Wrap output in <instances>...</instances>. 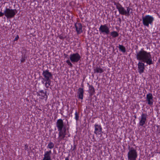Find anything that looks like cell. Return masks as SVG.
I'll return each mask as SVG.
<instances>
[{
    "label": "cell",
    "instance_id": "cell-17",
    "mask_svg": "<svg viewBox=\"0 0 160 160\" xmlns=\"http://www.w3.org/2000/svg\"><path fill=\"white\" fill-rule=\"evenodd\" d=\"M84 90L83 88H80L78 91V96L79 99L83 100L84 95Z\"/></svg>",
    "mask_w": 160,
    "mask_h": 160
},
{
    "label": "cell",
    "instance_id": "cell-16",
    "mask_svg": "<svg viewBox=\"0 0 160 160\" xmlns=\"http://www.w3.org/2000/svg\"><path fill=\"white\" fill-rule=\"evenodd\" d=\"M88 92L90 97H92L95 94V90L94 87L92 84H89Z\"/></svg>",
    "mask_w": 160,
    "mask_h": 160
},
{
    "label": "cell",
    "instance_id": "cell-26",
    "mask_svg": "<svg viewBox=\"0 0 160 160\" xmlns=\"http://www.w3.org/2000/svg\"><path fill=\"white\" fill-rule=\"evenodd\" d=\"M19 39V36H18V35H17L16 37L15 38V39H14V40H13V41L15 42L16 41H17L18 40V39Z\"/></svg>",
    "mask_w": 160,
    "mask_h": 160
},
{
    "label": "cell",
    "instance_id": "cell-25",
    "mask_svg": "<svg viewBox=\"0 0 160 160\" xmlns=\"http://www.w3.org/2000/svg\"><path fill=\"white\" fill-rule=\"evenodd\" d=\"M66 63L69 66H70V67H73V65L72 63H71V61L70 60H67V61H66Z\"/></svg>",
    "mask_w": 160,
    "mask_h": 160
},
{
    "label": "cell",
    "instance_id": "cell-10",
    "mask_svg": "<svg viewBox=\"0 0 160 160\" xmlns=\"http://www.w3.org/2000/svg\"><path fill=\"white\" fill-rule=\"evenodd\" d=\"M75 26L78 35H79L83 32V26L81 23L76 22L75 24Z\"/></svg>",
    "mask_w": 160,
    "mask_h": 160
},
{
    "label": "cell",
    "instance_id": "cell-9",
    "mask_svg": "<svg viewBox=\"0 0 160 160\" xmlns=\"http://www.w3.org/2000/svg\"><path fill=\"white\" fill-rule=\"evenodd\" d=\"M94 133L97 135H101L103 133V128L101 125L98 124L94 125Z\"/></svg>",
    "mask_w": 160,
    "mask_h": 160
},
{
    "label": "cell",
    "instance_id": "cell-5",
    "mask_svg": "<svg viewBox=\"0 0 160 160\" xmlns=\"http://www.w3.org/2000/svg\"><path fill=\"white\" fill-rule=\"evenodd\" d=\"M42 75L45 82L46 86H50L51 83V80L53 77L52 73L48 70H46L43 71Z\"/></svg>",
    "mask_w": 160,
    "mask_h": 160
},
{
    "label": "cell",
    "instance_id": "cell-28",
    "mask_svg": "<svg viewBox=\"0 0 160 160\" xmlns=\"http://www.w3.org/2000/svg\"><path fill=\"white\" fill-rule=\"evenodd\" d=\"M65 160H70L69 158V157H66V159H65Z\"/></svg>",
    "mask_w": 160,
    "mask_h": 160
},
{
    "label": "cell",
    "instance_id": "cell-14",
    "mask_svg": "<svg viewBox=\"0 0 160 160\" xmlns=\"http://www.w3.org/2000/svg\"><path fill=\"white\" fill-rule=\"evenodd\" d=\"M145 67V63H143L139 61L138 64V68L139 74L142 75L144 72Z\"/></svg>",
    "mask_w": 160,
    "mask_h": 160
},
{
    "label": "cell",
    "instance_id": "cell-3",
    "mask_svg": "<svg viewBox=\"0 0 160 160\" xmlns=\"http://www.w3.org/2000/svg\"><path fill=\"white\" fill-rule=\"evenodd\" d=\"M154 20V17L150 15H146L142 17L143 24L146 27H149L150 25H152Z\"/></svg>",
    "mask_w": 160,
    "mask_h": 160
},
{
    "label": "cell",
    "instance_id": "cell-11",
    "mask_svg": "<svg viewBox=\"0 0 160 160\" xmlns=\"http://www.w3.org/2000/svg\"><path fill=\"white\" fill-rule=\"evenodd\" d=\"M56 126L59 132L63 130L65 126L64 125L63 120L62 119H58L56 122Z\"/></svg>",
    "mask_w": 160,
    "mask_h": 160
},
{
    "label": "cell",
    "instance_id": "cell-7",
    "mask_svg": "<svg viewBox=\"0 0 160 160\" xmlns=\"http://www.w3.org/2000/svg\"><path fill=\"white\" fill-rule=\"evenodd\" d=\"M81 56L78 53L71 54L70 56V60L73 63H77L80 60Z\"/></svg>",
    "mask_w": 160,
    "mask_h": 160
},
{
    "label": "cell",
    "instance_id": "cell-15",
    "mask_svg": "<svg viewBox=\"0 0 160 160\" xmlns=\"http://www.w3.org/2000/svg\"><path fill=\"white\" fill-rule=\"evenodd\" d=\"M27 50L25 49H23L22 52V56L20 60L21 63H24L26 61Z\"/></svg>",
    "mask_w": 160,
    "mask_h": 160
},
{
    "label": "cell",
    "instance_id": "cell-19",
    "mask_svg": "<svg viewBox=\"0 0 160 160\" xmlns=\"http://www.w3.org/2000/svg\"><path fill=\"white\" fill-rule=\"evenodd\" d=\"M66 129L65 126L63 130L59 133V138L61 140H63L66 137Z\"/></svg>",
    "mask_w": 160,
    "mask_h": 160
},
{
    "label": "cell",
    "instance_id": "cell-23",
    "mask_svg": "<svg viewBox=\"0 0 160 160\" xmlns=\"http://www.w3.org/2000/svg\"><path fill=\"white\" fill-rule=\"evenodd\" d=\"M55 146V145L52 142H50L48 144V148L50 150L52 149H53Z\"/></svg>",
    "mask_w": 160,
    "mask_h": 160
},
{
    "label": "cell",
    "instance_id": "cell-18",
    "mask_svg": "<svg viewBox=\"0 0 160 160\" xmlns=\"http://www.w3.org/2000/svg\"><path fill=\"white\" fill-rule=\"evenodd\" d=\"M51 150L46 151L44 154V157L43 160H52L51 156Z\"/></svg>",
    "mask_w": 160,
    "mask_h": 160
},
{
    "label": "cell",
    "instance_id": "cell-22",
    "mask_svg": "<svg viewBox=\"0 0 160 160\" xmlns=\"http://www.w3.org/2000/svg\"><path fill=\"white\" fill-rule=\"evenodd\" d=\"M110 35L112 37L115 38L119 36V34L118 32L114 31L110 33Z\"/></svg>",
    "mask_w": 160,
    "mask_h": 160
},
{
    "label": "cell",
    "instance_id": "cell-20",
    "mask_svg": "<svg viewBox=\"0 0 160 160\" xmlns=\"http://www.w3.org/2000/svg\"><path fill=\"white\" fill-rule=\"evenodd\" d=\"M104 72V70L102 68L96 67L94 69V74H102Z\"/></svg>",
    "mask_w": 160,
    "mask_h": 160
},
{
    "label": "cell",
    "instance_id": "cell-12",
    "mask_svg": "<svg viewBox=\"0 0 160 160\" xmlns=\"http://www.w3.org/2000/svg\"><path fill=\"white\" fill-rule=\"evenodd\" d=\"M147 118V114L146 113H143L142 115L141 116V118L140 122H139V125L140 126H144L146 124Z\"/></svg>",
    "mask_w": 160,
    "mask_h": 160
},
{
    "label": "cell",
    "instance_id": "cell-30",
    "mask_svg": "<svg viewBox=\"0 0 160 160\" xmlns=\"http://www.w3.org/2000/svg\"><path fill=\"white\" fill-rule=\"evenodd\" d=\"M151 160H154L153 159H151Z\"/></svg>",
    "mask_w": 160,
    "mask_h": 160
},
{
    "label": "cell",
    "instance_id": "cell-2",
    "mask_svg": "<svg viewBox=\"0 0 160 160\" xmlns=\"http://www.w3.org/2000/svg\"><path fill=\"white\" fill-rule=\"evenodd\" d=\"M112 1L116 6L117 9L119 12V14L122 16H130V11L131 9L130 7H128L126 10L119 2L115 1Z\"/></svg>",
    "mask_w": 160,
    "mask_h": 160
},
{
    "label": "cell",
    "instance_id": "cell-13",
    "mask_svg": "<svg viewBox=\"0 0 160 160\" xmlns=\"http://www.w3.org/2000/svg\"><path fill=\"white\" fill-rule=\"evenodd\" d=\"M153 96L151 93H149L146 95V99L148 104L150 106L153 105L154 104Z\"/></svg>",
    "mask_w": 160,
    "mask_h": 160
},
{
    "label": "cell",
    "instance_id": "cell-29",
    "mask_svg": "<svg viewBox=\"0 0 160 160\" xmlns=\"http://www.w3.org/2000/svg\"><path fill=\"white\" fill-rule=\"evenodd\" d=\"M158 63H159L160 64V58L159 59V61H158Z\"/></svg>",
    "mask_w": 160,
    "mask_h": 160
},
{
    "label": "cell",
    "instance_id": "cell-4",
    "mask_svg": "<svg viewBox=\"0 0 160 160\" xmlns=\"http://www.w3.org/2000/svg\"><path fill=\"white\" fill-rule=\"evenodd\" d=\"M128 160H137L138 157L137 151L133 147H130L127 155Z\"/></svg>",
    "mask_w": 160,
    "mask_h": 160
},
{
    "label": "cell",
    "instance_id": "cell-21",
    "mask_svg": "<svg viewBox=\"0 0 160 160\" xmlns=\"http://www.w3.org/2000/svg\"><path fill=\"white\" fill-rule=\"evenodd\" d=\"M119 50L123 53H125L126 52V48L123 45H119L118 46Z\"/></svg>",
    "mask_w": 160,
    "mask_h": 160
},
{
    "label": "cell",
    "instance_id": "cell-1",
    "mask_svg": "<svg viewBox=\"0 0 160 160\" xmlns=\"http://www.w3.org/2000/svg\"><path fill=\"white\" fill-rule=\"evenodd\" d=\"M136 58L138 61L146 63L149 66L154 64L151 53L146 51L143 48L137 53Z\"/></svg>",
    "mask_w": 160,
    "mask_h": 160
},
{
    "label": "cell",
    "instance_id": "cell-6",
    "mask_svg": "<svg viewBox=\"0 0 160 160\" xmlns=\"http://www.w3.org/2000/svg\"><path fill=\"white\" fill-rule=\"evenodd\" d=\"M18 12V10L17 9L6 8L3 13L6 18L8 19H10L14 17Z\"/></svg>",
    "mask_w": 160,
    "mask_h": 160
},
{
    "label": "cell",
    "instance_id": "cell-8",
    "mask_svg": "<svg viewBox=\"0 0 160 160\" xmlns=\"http://www.w3.org/2000/svg\"><path fill=\"white\" fill-rule=\"evenodd\" d=\"M99 31L101 34L106 35H108L110 33L109 28L106 24H101L99 27Z\"/></svg>",
    "mask_w": 160,
    "mask_h": 160
},
{
    "label": "cell",
    "instance_id": "cell-27",
    "mask_svg": "<svg viewBox=\"0 0 160 160\" xmlns=\"http://www.w3.org/2000/svg\"><path fill=\"white\" fill-rule=\"evenodd\" d=\"M24 146H25V148L26 149H27L28 148V146L27 145H25Z\"/></svg>",
    "mask_w": 160,
    "mask_h": 160
},
{
    "label": "cell",
    "instance_id": "cell-24",
    "mask_svg": "<svg viewBox=\"0 0 160 160\" xmlns=\"http://www.w3.org/2000/svg\"><path fill=\"white\" fill-rule=\"evenodd\" d=\"M79 118V113L77 111H76L75 113V119L76 121H78Z\"/></svg>",
    "mask_w": 160,
    "mask_h": 160
}]
</instances>
